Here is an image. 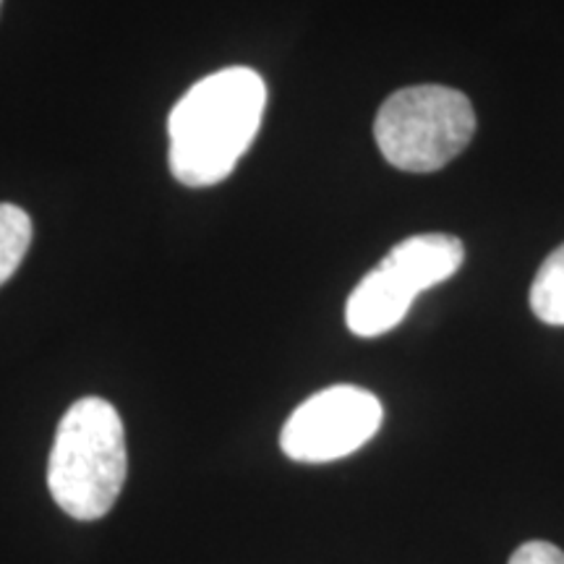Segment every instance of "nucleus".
Instances as JSON below:
<instances>
[{
  "label": "nucleus",
  "mask_w": 564,
  "mask_h": 564,
  "mask_svg": "<svg viewBox=\"0 0 564 564\" xmlns=\"http://www.w3.org/2000/svg\"><path fill=\"white\" fill-rule=\"evenodd\" d=\"M264 108L267 84L253 68H223L196 82L167 121L173 178L192 188L228 178L257 139Z\"/></svg>",
  "instance_id": "obj_1"
},
{
  "label": "nucleus",
  "mask_w": 564,
  "mask_h": 564,
  "mask_svg": "<svg viewBox=\"0 0 564 564\" xmlns=\"http://www.w3.org/2000/svg\"><path fill=\"white\" fill-rule=\"evenodd\" d=\"M129 470L123 421L108 400L82 398L58 423L47 489L74 520H100L121 497Z\"/></svg>",
  "instance_id": "obj_2"
},
{
  "label": "nucleus",
  "mask_w": 564,
  "mask_h": 564,
  "mask_svg": "<svg viewBox=\"0 0 564 564\" xmlns=\"http://www.w3.org/2000/svg\"><path fill=\"white\" fill-rule=\"evenodd\" d=\"M476 133V112L463 91L421 84L394 91L373 121V139L392 167L434 173L455 160Z\"/></svg>",
  "instance_id": "obj_3"
},
{
  "label": "nucleus",
  "mask_w": 564,
  "mask_h": 564,
  "mask_svg": "<svg viewBox=\"0 0 564 564\" xmlns=\"http://www.w3.org/2000/svg\"><path fill=\"white\" fill-rule=\"evenodd\" d=\"M460 238L421 232L400 241L379 267L358 282L345 306V322L358 337H379L398 327L419 293L449 280L463 267Z\"/></svg>",
  "instance_id": "obj_4"
},
{
  "label": "nucleus",
  "mask_w": 564,
  "mask_h": 564,
  "mask_svg": "<svg viewBox=\"0 0 564 564\" xmlns=\"http://www.w3.org/2000/svg\"><path fill=\"white\" fill-rule=\"evenodd\" d=\"M384 408L369 390L335 384L295 408L280 434V447L295 463H333L361 449L379 432Z\"/></svg>",
  "instance_id": "obj_5"
},
{
  "label": "nucleus",
  "mask_w": 564,
  "mask_h": 564,
  "mask_svg": "<svg viewBox=\"0 0 564 564\" xmlns=\"http://www.w3.org/2000/svg\"><path fill=\"white\" fill-rule=\"evenodd\" d=\"M531 308L544 324L564 327V243L549 253L531 285Z\"/></svg>",
  "instance_id": "obj_6"
},
{
  "label": "nucleus",
  "mask_w": 564,
  "mask_h": 564,
  "mask_svg": "<svg viewBox=\"0 0 564 564\" xmlns=\"http://www.w3.org/2000/svg\"><path fill=\"white\" fill-rule=\"evenodd\" d=\"M32 243V217L17 204H0V285L24 262Z\"/></svg>",
  "instance_id": "obj_7"
},
{
  "label": "nucleus",
  "mask_w": 564,
  "mask_h": 564,
  "mask_svg": "<svg viewBox=\"0 0 564 564\" xmlns=\"http://www.w3.org/2000/svg\"><path fill=\"white\" fill-rule=\"evenodd\" d=\"M510 564H564V552L549 541H528L510 556Z\"/></svg>",
  "instance_id": "obj_8"
},
{
  "label": "nucleus",
  "mask_w": 564,
  "mask_h": 564,
  "mask_svg": "<svg viewBox=\"0 0 564 564\" xmlns=\"http://www.w3.org/2000/svg\"><path fill=\"white\" fill-rule=\"evenodd\" d=\"M0 3H3V0H0Z\"/></svg>",
  "instance_id": "obj_9"
}]
</instances>
